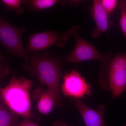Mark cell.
Instances as JSON below:
<instances>
[{"mask_svg":"<svg viewBox=\"0 0 126 126\" xmlns=\"http://www.w3.org/2000/svg\"><path fill=\"white\" fill-rule=\"evenodd\" d=\"M24 70L37 77L40 82L54 93L57 107L63 106L60 91V82L62 76L61 59L48 54L33 53L23 65Z\"/></svg>","mask_w":126,"mask_h":126,"instance_id":"6da1fadb","label":"cell"},{"mask_svg":"<svg viewBox=\"0 0 126 126\" xmlns=\"http://www.w3.org/2000/svg\"><path fill=\"white\" fill-rule=\"evenodd\" d=\"M32 81L24 77H12L8 85L0 89V97L13 112L24 118L35 117L31 110L30 90Z\"/></svg>","mask_w":126,"mask_h":126,"instance_id":"7a4b0ae2","label":"cell"},{"mask_svg":"<svg viewBox=\"0 0 126 126\" xmlns=\"http://www.w3.org/2000/svg\"><path fill=\"white\" fill-rule=\"evenodd\" d=\"M81 28L74 25L67 31L70 36L74 38L75 45L71 53L65 57L66 62L71 63H80L91 60H98L102 63L107 62L112 57L111 52H108L102 55L92 43L83 39L80 35Z\"/></svg>","mask_w":126,"mask_h":126,"instance_id":"3957f363","label":"cell"},{"mask_svg":"<svg viewBox=\"0 0 126 126\" xmlns=\"http://www.w3.org/2000/svg\"><path fill=\"white\" fill-rule=\"evenodd\" d=\"M26 30L25 27H16L2 17L0 18L1 44L9 53L22 59L25 62L29 60L22 41L23 34Z\"/></svg>","mask_w":126,"mask_h":126,"instance_id":"277c9868","label":"cell"},{"mask_svg":"<svg viewBox=\"0 0 126 126\" xmlns=\"http://www.w3.org/2000/svg\"><path fill=\"white\" fill-rule=\"evenodd\" d=\"M70 36L67 31H47L35 33L29 36L25 49L26 52H35L53 46L62 48L65 46Z\"/></svg>","mask_w":126,"mask_h":126,"instance_id":"5b68a950","label":"cell"},{"mask_svg":"<svg viewBox=\"0 0 126 126\" xmlns=\"http://www.w3.org/2000/svg\"><path fill=\"white\" fill-rule=\"evenodd\" d=\"M61 90L65 97L74 99L84 98L89 96L92 86L86 81L81 74L76 70L66 72L63 77Z\"/></svg>","mask_w":126,"mask_h":126,"instance_id":"8992f818","label":"cell"},{"mask_svg":"<svg viewBox=\"0 0 126 126\" xmlns=\"http://www.w3.org/2000/svg\"><path fill=\"white\" fill-rule=\"evenodd\" d=\"M74 100L75 106L86 126H108L104 119L106 107L105 104H100L97 109H94L86 105L80 99Z\"/></svg>","mask_w":126,"mask_h":126,"instance_id":"52a82bcc","label":"cell"},{"mask_svg":"<svg viewBox=\"0 0 126 126\" xmlns=\"http://www.w3.org/2000/svg\"><path fill=\"white\" fill-rule=\"evenodd\" d=\"M91 14L96 24L95 28L91 32V36L98 39L103 33L113 26V23L109 19V16L104 8L102 0H93Z\"/></svg>","mask_w":126,"mask_h":126,"instance_id":"ba28073f","label":"cell"},{"mask_svg":"<svg viewBox=\"0 0 126 126\" xmlns=\"http://www.w3.org/2000/svg\"><path fill=\"white\" fill-rule=\"evenodd\" d=\"M99 79L101 87L110 91L113 98L119 96L126 90V70L99 77Z\"/></svg>","mask_w":126,"mask_h":126,"instance_id":"9c48e42d","label":"cell"},{"mask_svg":"<svg viewBox=\"0 0 126 126\" xmlns=\"http://www.w3.org/2000/svg\"><path fill=\"white\" fill-rule=\"evenodd\" d=\"M33 98L37 102V108L39 112L47 115L51 112L54 107H57V101L54 93L48 89L38 88L35 89Z\"/></svg>","mask_w":126,"mask_h":126,"instance_id":"30bf717a","label":"cell"},{"mask_svg":"<svg viewBox=\"0 0 126 126\" xmlns=\"http://www.w3.org/2000/svg\"><path fill=\"white\" fill-rule=\"evenodd\" d=\"M126 70V52L120 53L108 61L102 63L99 77Z\"/></svg>","mask_w":126,"mask_h":126,"instance_id":"8fae6325","label":"cell"},{"mask_svg":"<svg viewBox=\"0 0 126 126\" xmlns=\"http://www.w3.org/2000/svg\"><path fill=\"white\" fill-rule=\"evenodd\" d=\"M18 116L6 106L2 98L0 100V126H16Z\"/></svg>","mask_w":126,"mask_h":126,"instance_id":"7c38bea8","label":"cell"},{"mask_svg":"<svg viewBox=\"0 0 126 126\" xmlns=\"http://www.w3.org/2000/svg\"><path fill=\"white\" fill-rule=\"evenodd\" d=\"M59 0H23V4L30 11H39L49 9L59 3Z\"/></svg>","mask_w":126,"mask_h":126,"instance_id":"4fadbf2b","label":"cell"},{"mask_svg":"<svg viewBox=\"0 0 126 126\" xmlns=\"http://www.w3.org/2000/svg\"><path fill=\"white\" fill-rule=\"evenodd\" d=\"M117 7L120 10V27L123 36L126 39V0H119Z\"/></svg>","mask_w":126,"mask_h":126,"instance_id":"5bb4252c","label":"cell"},{"mask_svg":"<svg viewBox=\"0 0 126 126\" xmlns=\"http://www.w3.org/2000/svg\"><path fill=\"white\" fill-rule=\"evenodd\" d=\"M23 0H1L7 10H12L18 15H21L24 11L21 4Z\"/></svg>","mask_w":126,"mask_h":126,"instance_id":"9a60e30c","label":"cell"},{"mask_svg":"<svg viewBox=\"0 0 126 126\" xmlns=\"http://www.w3.org/2000/svg\"><path fill=\"white\" fill-rule=\"evenodd\" d=\"M118 0H102V4L109 16L111 15L116 7Z\"/></svg>","mask_w":126,"mask_h":126,"instance_id":"2e32d148","label":"cell"},{"mask_svg":"<svg viewBox=\"0 0 126 126\" xmlns=\"http://www.w3.org/2000/svg\"><path fill=\"white\" fill-rule=\"evenodd\" d=\"M0 78L5 77L10 72L9 67L4 63L2 56H0Z\"/></svg>","mask_w":126,"mask_h":126,"instance_id":"e0dca14e","label":"cell"},{"mask_svg":"<svg viewBox=\"0 0 126 126\" xmlns=\"http://www.w3.org/2000/svg\"><path fill=\"white\" fill-rule=\"evenodd\" d=\"M16 126H40L36 123L34 122L30 118H25L20 123L16 125Z\"/></svg>","mask_w":126,"mask_h":126,"instance_id":"ac0fdd59","label":"cell"},{"mask_svg":"<svg viewBox=\"0 0 126 126\" xmlns=\"http://www.w3.org/2000/svg\"><path fill=\"white\" fill-rule=\"evenodd\" d=\"M83 0H59V3L63 5H73L79 4Z\"/></svg>","mask_w":126,"mask_h":126,"instance_id":"d6986e66","label":"cell"},{"mask_svg":"<svg viewBox=\"0 0 126 126\" xmlns=\"http://www.w3.org/2000/svg\"><path fill=\"white\" fill-rule=\"evenodd\" d=\"M55 126H68L64 122L62 119L59 120L55 123Z\"/></svg>","mask_w":126,"mask_h":126,"instance_id":"ffe728a7","label":"cell"},{"mask_svg":"<svg viewBox=\"0 0 126 126\" xmlns=\"http://www.w3.org/2000/svg\"><path fill=\"white\" fill-rule=\"evenodd\" d=\"M124 126H126V123L125 124V125H124Z\"/></svg>","mask_w":126,"mask_h":126,"instance_id":"44dd1931","label":"cell"},{"mask_svg":"<svg viewBox=\"0 0 126 126\" xmlns=\"http://www.w3.org/2000/svg\"></svg>","mask_w":126,"mask_h":126,"instance_id":"7402d4cb","label":"cell"}]
</instances>
